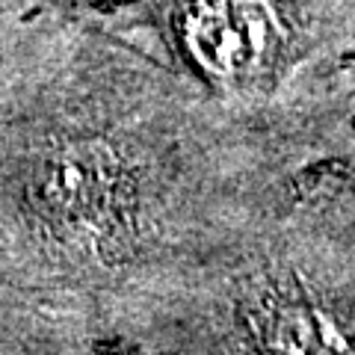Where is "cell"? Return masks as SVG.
Segmentation results:
<instances>
[{
	"instance_id": "obj_2",
	"label": "cell",
	"mask_w": 355,
	"mask_h": 355,
	"mask_svg": "<svg viewBox=\"0 0 355 355\" xmlns=\"http://www.w3.org/2000/svg\"><path fill=\"white\" fill-rule=\"evenodd\" d=\"M275 39L263 0H196L187 15V44L207 71L234 77L258 65Z\"/></svg>"
},
{
	"instance_id": "obj_3",
	"label": "cell",
	"mask_w": 355,
	"mask_h": 355,
	"mask_svg": "<svg viewBox=\"0 0 355 355\" xmlns=\"http://www.w3.org/2000/svg\"><path fill=\"white\" fill-rule=\"evenodd\" d=\"M258 338L272 352H349L352 338L314 305H275L258 320Z\"/></svg>"
},
{
	"instance_id": "obj_1",
	"label": "cell",
	"mask_w": 355,
	"mask_h": 355,
	"mask_svg": "<svg viewBox=\"0 0 355 355\" xmlns=\"http://www.w3.org/2000/svg\"><path fill=\"white\" fill-rule=\"evenodd\" d=\"M33 198L51 225L89 243H107L128 228L133 184L125 160L104 142H62L39 160Z\"/></svg>"
}]
</instances>
